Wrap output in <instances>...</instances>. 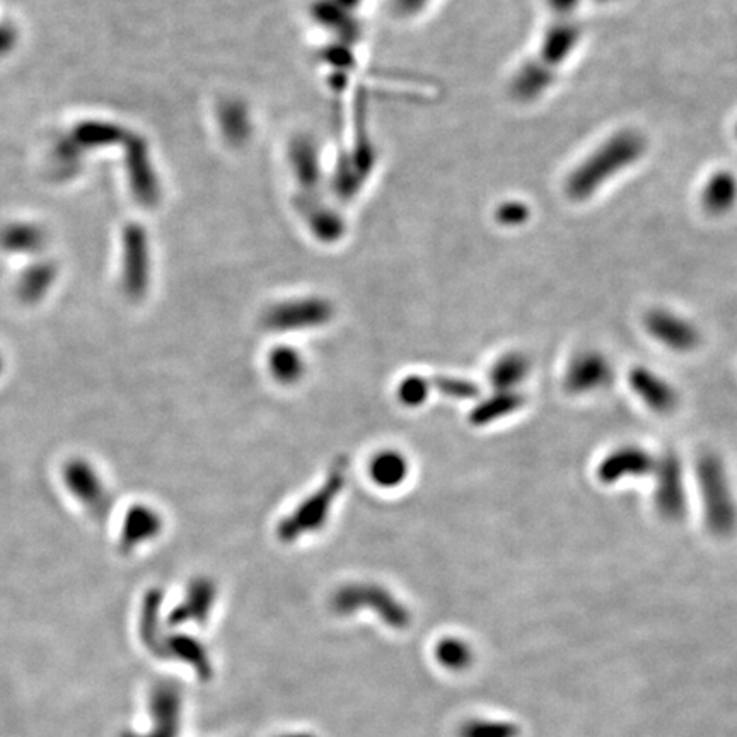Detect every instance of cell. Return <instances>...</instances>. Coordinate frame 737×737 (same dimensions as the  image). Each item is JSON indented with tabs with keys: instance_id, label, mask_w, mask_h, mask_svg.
I'll list each match as a JSON object with an SVG mask.
<instances>
[{
	"instance_id": "obj_1",
	"label": "cell",
	"mask_w": 737,
	"mask_h": 737,
	"mask_svg": "<svg viewBox=\"0 0 737 737\" xmlns=\"http://www.w3.org/2000/svg\"><path fill=\"white\" fill-rule=\"evenodd\" d=\"M697 475L708 531L726 538L737 528V504L726 466L717 454H703L698 461Z\"/></svg>"
},
{
	"instance_id": "obj_2",
	"label": "cell",
	"mask_w": 737,
	"mask_h": 737,
	"mask_svg": "<svg viewBox=\"0 0 737 737\" xmlns=\"http://www.w3.org/2000/svg\"><path fill=\"white\" fill-rule=\"evenodd\" d=\"M347 471H349L347 459H337L331 466L325 483L313 495H309L308 499L292 512L291 516L282 519V523L277 528L280 540L284 543H292V541L299 540L301 536L316 533L318 529L325 526L331 507L347 483Z\"/></svg>"
},
{
	"instance_id": "obj_3",
	"label": "cell",
	"mask_w": 737,
	"mask_h": 737,
	"mask_svg": "<svg viewBox=\"0 0 737 737\" xmlns=\"http://www.w3.org/2000/svg\"><path fill=\"white\" fill-rule=\"evenodd\" d=\"M652 475L656 476L654 505L659 516L666 521H681L688 509V497L678 456L673 453L662 454L661 458H657Z\"/></svg>"
},
{
	"instance_id": "obj_4",
	"label": "cell",
	"mask_w": 737,
	"mask_h": 737,
	"mask_svg": "<svg viewBox=\"0 0 737 737\" xmlns=\"http://www.w3.org/2000/svg\"><path fill=\"white\" fill-rule=\"evenodd\" d=\"M64 483L72 497L84 505L94 517H106L111 509V499L106 485L96 468L86 459H70L65 463Z\"/></svg>"
},
{
	"instance_id": "obj_5",
	"label": "cell",
	"mask_w": 737,
	"mask_h": 737,
	"mask_svg": "<svg viewBox=\"0 0 737 737\" xmlns=\"http://www.w3.org/2000/svg\"><path fill=\"white\" fill-rule=\"evenodd\" d=\"M613 376L615 372L606 355L598 350H584L570 359L563 376V384L570 395H592L608 388Z\"/></svg>"
},
{
	"instance_id": "obj_6",
	"label": "cell",
	"mask_w": 737,
	"mask_h": 737,
	"mask_svg": "<svg viewBox=\"0 0 737 737\" xmlns=\"http://www.w3.org/2000/svg\"><path fill=\"white\" fill-rule=\"evenodd\" d=\"M657 458L639 446H621L606 454L598 466L599 482L615 485L623 480H633L652 475Z\"/></svg>"
},
{
	"instance_id": "obj_7",
	"label": "cell",
	"mask_w": 737,
	"mask_h": 737,
	"mask_svg": "<svg viewBox=\"0 0 737 737\" xmlns=\"http://www.w3.org/2000/svg\"><path fill=\"white\" fill-rule=\"evenodd\" d=\"M335 606L338 611L349 613V611L360 608V606H372L386 618L391 625L401 627L408 621L407 611L388 591H384L379 586H369V584H355V586H347L342 591H338L335 596Z\"/></svg>"
},
{
	"instance_id": "obj_8",
	"label": "cell",
	"mask_w": 737,
	"mask_h": 737,
	"mask_svg": "<svg viewBox=\"0 0 737 737\" xmlns=\"http://www.w3.org/2000/svg\"><path fill=\"white\" fill-rule=\"evenodd\" d=\"M645 326L657 343L673 352H691L700 345V331L676 314L654 311L645 321Z\"/></svg>"
},
{
	"instance_id": "obj_9",
	"label": "cell",
	"mask_w": 737,
	"mask_h": 737,
	"mask_svg": "<svg viewBox=\"0 0 737 737\" xmlns=\"http://www.w3.org/2000/svg\"><path fill=\"white\" fill-rule=\"evenodd\" d=\"M630 386L633 393L644 401V405L659 415L673 413L679 405L678 391L661 374L650 371L649 367H633L630 372Z\"/></svg>"
},
{
	"instance_id": "obj_10",
	"label": "cell",
	"mask_w": 737,
	"mask_h": 737,
	"mask_svg": "<svg viewBox=\"0 0 737 737\" xmlns=\"http://www.w3.org/2000/svg\"><path fill=\"white\" fill-rule=\"evenodd\" d=\"M163 531V519L149 505H134L125 516L120 533V550L134 552L147 541L156 540Z\"/></svg>"
},
{
	"instance_id": "obj_11",
	"label": "cell",
	"mask_w": 737,
	"mask_h": 737,
	"mask_svg": "<svg viewBox=\"0 0 737 737\" xmlns=\"http://www.w3.org/2000/svg\"><path fill=\"white\" fill-rule=\"evenodd\" d=\"M330 316V311L323 304L308 302L301 306H284L268 314L265 325L268 330L294 331L306 330L311 326L323 325Z\"/></svg>"
},
{
	"instance_id": "obj_12",
	"label": "cell",
	"mask_w": 737,
	"mask_h": 737,
	"mask_svg": "<svg viewBox=\"0 0 737 737\" xmlns=\"http://www.w3.org/2000/svg\"><path fill=\"white\" fill-rule=\"evenodd\" d=\"M531 362L521 352H507L495 360L488 372V381L495 391H517L528 379Z\"/></svg>"
},
{
	"instance_id": "obj_13",
	"label": "cell",
	"mask_w": 737,
	"mask_h": 737,
	"mask_svg": "<svg viewBox=\"0 0 737 737\" xmlns=\"http://www.w3.org/2000/svg\"><path fill=\"white\" fill-rule=\"evenodd\" d=\"M526 398L519 391H495L494 395L483 400L471 413L475 425L494 424L500 418H507L524 407Z\"/></svg>"
},
{
	"instance_id": "obj_14",
	"label": "cell",
	"mask_w": 737,
	"mask_h": 737,
	"mask_svg": "<svg viewBox=\"0 0 737 737\" xmlns=\"http://www.w3.org/2000/svg\"><path fill=\"white\" fill-rule=\"evenodd\" d=\"M372 482L378 483L379 487L395 488L407 480L408 461L403 454L393 449H386L372 458L371 466Z\"/></svg>"
},
{
	"instance_id": "obj_15",
	"label": "cell",
	"mask_w": 737,
	"mask_h": 737,
	"mask_svg": "<svg viewBox=\"0 0 737 737\" xmlns=\"http://www.w3.org/2000/svg\"><path fill=\"white\" fill-rule=\"evenodd\" d=\"M57 279V268L53 263H36L28 268L19 279L18 296L26 304H35L47 296L50 287Z\"/></svg>"
},
{
	"instance_id": "obj_16",
	"label": "cell",
	"mask_w": 737,
	"mask_h": 737,
	"mask_svg": "<svg viewBox=\"0 0 737 737\" xmlns=\"http://www.w3.org/2000/svg\"><path fill=\"white\" fill-rule=\"evenodd\" d=\"M268 371L280 384H296L306 372V362L296 349L277 347L268 354Z\"/></svg>"
},
{
	"instance_id": "obj_17",
	"label": "cell",
	"mask_w": 737,
	"mask_h": 737,
	"mask_svg": "<svg viewBox=\"0 0 737 737\" xmlns=\"http://www.w3.org/2000/svg\"><path fill=\"white\" fill-rule=\"evenodd\" d=\"M47 243V234L33 224H14L0 233V246L11 253H36Z\"/></svg>"
},
{
	"instance_id": "obj_18",
	"label": "cell",
	"mask_w": 737,
	"mask_h": 737,
	"mask_svg": "<svg viewBox=\"0 0 737 737\" xmlns=\"http://www.w3.org/2000/svg\"><path fill=\"white\" fill-rule=\"evenodd\" d=\"M215 586L209 579H197L190 586L185 603L181 604L175 613L178 621L190 620V618H204L214 603Z\"/></svg>"
},
{
	"instance_id": "obj_19",
	"label": "cell",
	"mask_w": 737,
	"mask_h": 737,
	"mask_svg": "<svg viewBox=\"0 0 737 737\" xmlns=\"http://www.w3.org/2000/svg\"><path fill=\"white\" fill-rule=\"evenodd\" d=\"M521 729L509 720H471L461 729V737H517Z\"/></svg>"
},
{
	"instance_id": "obj_20",
	"label": "cell",
	"mask_w": 737,
	"mask_h": 737,
	"mask_svg": "<svg viewBox=\"0 0 737 737\" xmlns=\"http://www.w3.org/2000/svg\"><path fill=\"white\" fill-rule=\"evenodd\" d=\"M437 657L447 668L465 669L473 661V652H471L470 645L466 642L451 637V639L442 640L439 644Z\"/></svg>"
},
{
	"instance_id": "obj_21",
	"label": "cell",
	"mask_w": 737,
	"mask_h": 737,
	"mask_svg": "<svg viewBox=\"0 0 737 737\" xmlns=\"http://www.w3.org/2000/svg\"><path fill=\"white\" fill-rule=\"evenodd\" d=\"M429 396V381L420 376H408L398 386V398L405 407H420Z\"/></svg>"
},
{
	"instance_id": "obj_22",
	"label": "cell",
	"mask_w": 737,
	"mask_h": 737,
	"mask_svg": "<svg viewBox=\"0 0 737 737\" xmlns=\"http://www.w3.org/2000/svg\"><path fill=\"white\" fill-rule=\"evenodd\" d=\"M436 388H439L442 395L454 400H473L480 393V389L475 383H471L468 379L451 378V376H439L434 379Z\"/></svg>"
},
{
	"instance_id": "obj_23",
	"label": "cell",
	"mask_w": 737,
	"mask_h": 737,
	"mask_svg": "<svg viewBox=\"0 0 737 737\" xmlns=\"http://www.w3.org/2000/svg\"><path fill=\"white\" fill-rule=\"evenodd\" d=\"M18 43V30L11 23H0V57L11 52Z\"/></svg>"
},
{
	"instance_id": "obj_24",
	"label": "cell",
	"mask_w": 737,
	"mask_h": 737,
	"mask_svg": "<svg viewBox=\"0 0 737 737\" xmlns=\"http://www.w3.org/2000/svg\"><path fill=\"white\" fill-rule=\"evenodd\" d=\"M2 367H4V362H2V357H0V372H2Z\"/></svg>"
}]
</instances>
